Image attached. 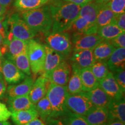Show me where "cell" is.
I'll return each instance as SVG.
<instances>
[{"instance_id":"cell-29","label":"cell","mask_w":125,"mask_h":125,"mask_svg":"<svg viewBox=\"0 0 125 125\" xmlns=\"http://www.w3.org/2000/svg\"><path fill=\"white\" fill-rule=\"evenodd\" d=\"M39 116L44 123H47L52 119V108L46 95L35 105Z\"/></svg>"},{"instance_id":"cell-12","label":"cell","mask_w":125,"mask_h":125,"mask_svg":"<svg viewBox=\"0 0 125 125\" xmlns=\"http://www.w3.org/2000/svg\"><path fill=\"white\" fill-rule=\"evenodd\" d=\"M98 85L112 100H118L124 97L125 93L117 83L111 71L106 77L98 82Z\"/></svg>"},{"instance_id":"cell-11","label":"cell","mask_w":125,"mask_h":125,"mask_svg":"<svg viewBox=\"0 0 125 125\" xmlns=\"http://www.w3.org/2000/svg\"><path fill=\"white\" fill-rule=\"evenodd\" d=\"M95 61L92 49L73 50L70 56V64L81 70L91 67Z\"/></svg>"},{"instance_id":"cell-35","label":"cell","mask_w":125,"mask_h":125,"mask_svg":"<svg viewBox=\"0 0 125 125\" xmlns=\"http://www.w3.org/2000/svg\"><path fill=\"white\" fill-rule=\"evenodd\" d=\"M106 5L116 15L125 13V0H110Z\"/></svg>"},{"instance_id":"cell-23","label":"cell","mask_w":125,"mask_h":125,"mask_svg":"<svg viewBox=\"0 0 125 125\" xmlns=\"http://www.w3.org/2000/svg\"><path fill=\"white\" fill-rule=\"evenodd\" d=\"M7 98L8 108L11 112L35 107V105L30 100L29 95Z\"/></svg>"},{"instance_id":"cell-25","label":"cell","mask_w":125,"mask_h":125,"mask_svg":"<svg viewBox=\"0 0 125 125\" xmlns=\"http://www.w3.org/2000/svg\"><path fill=\"white\" fill-rule=\"evenodd\" d=\"M115 49V47L108 41H103L93 49L94 59L96 62L107 61Z\"/></svg>"},{"instance_id":"cell-10","label":"cell","mask_w":125,"mask_h":125,"mask_svg":"<svg viewBox=\"0 0 125 125\" xmlns=\"http://www.w3.org/2000/svg\"><path fill=\"white\" fill-rule=\"evenodd\" d=\"M2 75L5 82L10 85L21 82L27 76L12 61L4 57L2 64Z\"/></svg>"},{"instance_id":"cell-32","label":"cell","mask_w":125,"mask_h":125,"mask_svg":"<svg viewBox=\"0 0 125 125\" xmlns=\"http://www.w3.org/2000/svg\"><path fill=\"white\" fill-rule=\"evenodd\" d=\"M14 62L16 67L27 76H31L30 65L27 52L19 54L10 60Z\"/></svg>"},{"instance_id":"cell-41","label":"cell","mask_w":125,"mask_h":125,"mask_svg":"<svg viewBox=\"0 0 125 125\" xmlns=\"http://www.w3.org/2000/svg\"><path fill=\"white\" fill-rule=\"evenodd\" d=\"M64 1H67V2H70L73 4L78 5L83 7L85 5L88 4V3L91 2L94 0H64Z\"/></svg>"},{"instance_id":"cell-27","label":"cell","mask_w":125,"mask_h":125,"mask_svg":"<svg viewBox=\"0 0 125 125\" xmlns=\"http://www.w3.org/2000/svg\"><path fill=\"white\" fill-rule=\"evenodd\" d=\"M101 5L95 1L85 5L81 7L78 17L84 18L92 23L96 24L97 16Z\"/></svg>"},{"instance_id":"cell-13","label":"cell","mask_w":125,"mask_h":125,"mask_svg":"<svg viewBox=\"0 0 125 125\" xmlns=\"http://www.w3.org/2000/svg\"><path fill=\"white\" fill-rule=\"evenodd\" d=\"M50 83L48 79L42 75L38 77L34 82L32 88L29 94V97L34 105L46 96Z\"/></svg>"},{"instance_id":"cell-21","label":"cell","mask_w":125,"mask_h":125,"mask_svg":"<svg viewBox=\"0 0 125 125\" xmlns=\"http://www.w3.org/2000/svg\"><path fill=\"white\" fill-rule=\"evenodd\" d=\"M4 43H7L8 45L7 59L9 60L27 52L28 41H23L12 37L9 41L5 40Z\"/></svg>"},{"instance_id":"cell-48","label":"cell","mask_w":125,"mask_h":125,"mask_svg":"<svg viewBox=\"0 0 125 125\" xmlns=\"http://www.w3.org/2000/svg\"><path fill=\"white\" fill-rule=\"evenodd\" d=\"M4 57H3V54L1 52V49H0V75L2 74V61Z\"/></svg>"},{"instance_id":"cell-51","label":"cell","mask_w":125,"mask_h":125,"mask_svg":"<svg viewBox=\"0 0 125 125\" xmlns=\"http://www.w3.org/2000/svg\"><path fill=\"white\" fill-rule=\"evenodd\" d=\"M0 125H11V124L7 121H2L0 122Z\"/></svg>"},{"instance_id":"cell-45","label":"cell","mask_w":125,"mask_h":125,"mask_svg":"<svg viewBox=\"0 0 125 125\" xmlns=\"http://www.w3.org/2000/svg\"><path fill=\"white\" fill-rule=\"evenodd\" d=\"M6 9L7 8H5L0 3V19L4 20L5 14L6 12Z\"/></svg>"},{"instance_id":"cell-7","label":"cell","mask_w":125,"mask_h":125,"mask_svg":"<svg viewBox=\"0 0 125 125\" xmlns=\"http://www.w3.org/2000/svg\"><path fill=\"white\" fill-rule=\"evenodd\" d=\"M66 106L70 112L81 116L86 115L94 107L85 92L75 94H68Z\"/></svg>"},{"instance_id":"cell-9","label":"cell","mask_w":125,"mask_h":125,"mask_svg":"<svg viewBox=\"0 0 125 125\" xmlns=\"http://www.w3.org/2000/svg\"><path fill=\"white\" fill-rule=\"evenodd\" d=\"M73 50L92 49L104 40L97 34H73L71 38Z\"/></svg>"},{"instance_id":"cell-37","label":"cell","mask_w":125,"mask_h":125,"mask_svg":"<svg viewBox=\"0 0 125 125\" xmlns=\"http://www.w3.org/2000/svg\"><path fill=\"white\" fill-rule=\"evenodd\" d=\"M108 41L115 48H125V32L121 34L112 40H109Z\"/></svg>"},{"instance_id":"cell-1","label":"cell","mask_w":125,"mask_h":125,"mask_svg":"<svg viewBox=\"0 0 125 125\" xmlns=\"http://www.w3.org/2000/svg\"><path fill=\"white\" fill-rule=\"evenodd\" d=\"M52 20L51 32H65L78 18L81 6L64 0H55L49 5Z\"/></svg>"},{"instance_id":"cell-3","label":"cell","mask_w":125,"mask_h":125,"mask_svg":"<svg viewBox=\"0 0 125 125\" xmlns=\"http://www.w3.org/2000/svg\"><path fill=\"white\" fill-rule=\"evenodd\" d=\"M68 93L66 86H60L50 83L46 96L52 108V119H60L70 111L66 106Z\"/></svg>"},{"instance_id":"cell-22","label":"cell","mask_w":125,"mask_h":125,"mask_svg":"<svg viewBox=\"0 0 125 125\" xmlns=\"http://www.w3.org/2000/svg\"><path fill=\"white\" fill-rule=\"evenodd\" d=\"M10 117L15 125H22L38 118L39 115L35 107H34L25 110L12 112Z\"/></svg>"},{"instance_id":"cell-40","label":"cell","mask_w":125,"mask_h":125,"mask_svg":"<svg viewBox=\"0 0 125 125\" xmlns=\"http://www.w3.org/2000/svg\"><path fill=\"white\" fill-rule=\"evenodd\" d=\"M7 90V85L2 75H0V100L2 99L5 96Z\"/></svg>"},{"instance_id":"cell-28","label":"cell","mask_w":125,"mask_h":125,"mask_svg":"<svg viewBox=\"0 0 125 125\" xmlns=\"http://www.w3.org/2000/svg\"><path fill=\"white\" fill-rule=\"evenodd\" d=\"M83 92H89L98 85V81L94 76L90 67L80 70Z\"/></svg>"},{"instance_id":"cell-24","label":"cell","mask_w":125,"mask_h":125,"mask_svg":"<svg viewBox=\"0 0 125 125\" xmlns=\"http://www.w3.org/2000/svg\"><path fill=\"white\" fill-rule=\"evenodd\" d=\"M116 16L105 4H101L97 16L96 24L98 29L107 25L115 24Z\"/></svg>"},{"instance_id":"cell-15","label":"cell","mask_w":125,"mask_h":125,"mask_svg":"<svg viewBox=\"0 0 125 125\" xmlns=\"http://www.w3.org/2000/svg\"><path fill=\"white\" fill-rule=\"evenodd\" d=\"M98 28L96 24L92 23L85 19L78 17L73 23L69 29L65 32H71L73 34H97Z\"/></svg>"},{"instance_id":"cell-42","label":"cell","mask_w":125,"mask_h":125,"mask_svg":"<svg viewBox=\"0 0 125 125\" xmlns=\"http://www.w3.org/2000/svg\"><path fill=\"white\" fill-rule=\"evenodd\" d=\"M0 34L2 35L3 38L5 40L8 37V33L6 30V26L5 22L3 21L2 19H0Z\"/></svg>"},{"instance_id":"cell-46","label":"cell","mask_w":125,"mask_h":125,"mask_svg":"<svg viewBox=\"0 0 125 125\" xmlns=\"http://www.w3.org/2000/svg\"><path fill=\"white\" fill-rule=\"evenodd\" d=\"M12 1V0H0V3H1L4 7L7 8L10 4Z\"/></svg>"},{"instance_id":"cell-4","label":"cell","mask_w":125,"mask_h":125,"mask_svg":"<svg viewBox=\"0 0 125 125\" xmlns=\"http://www.w3.org/2000/svg\"><path fill=\"white\" fill-rule=\"evenodd\" d=\"M27 54L32 74H42L46 57L44 45L34 39H31L28 41Z\"/></svg>"},{"instance_id":"cell-19","label":"cell","mask_w":125,"mask_h":125,"mask_svg":"<svg viewBox=\"0 0 125 125\" xmlns=\"http://www.w3.org/2000/svg\"><path fill=\"white\" fill-rule=\"evenodd\" d=\"M106 62L109 71L112 73L125 70V48H115Z\"/></svg>"},{"instance_id":"cell-31","label":"cell","mask_w":125,"mask_h":125,"mask_svg":"<svg viewBox=\"0 0 125 125\" xmlns=\"http://www.w3.org/2000/svg\"><path fill=\"white\" fill-rule=\"evenodd\" d=\"M125 31L120 29L116 24H111L98 29L97 34L104 40H111Z\"/></svg>"},{"instance_id":"cell-18","label":"cell","mask_w":125,"mask_h":125,"mask_svg":"<svg viewBox=\"0 0 125 125\" xmlns=\"http://www.w3.org/2000/svg\"><path fill=\"white\" fill-rule=\"evenodd\" d=\"M85 93L94 107L108 108L112 102V100L99 85Z\"/></svg>"},{"instance_id":"cell-34","label":"cell","mask_w":125,"mask_h":125,"mask_svg":"<svg viewBox=\"0 0 125 125\" xmlns=\"http://www.w3.org/2000/svg\"><path fill=\"white\" fill-rule=\"evenodd\" d=\"M59 119L65 125H89L83 116L70 111Z\"/></svg>"},{"instance_id":"cell-6","label":"cell","mask_w":125,"mask_h":125,"mask_svg":"<svg viewBox=\"0 0 125 125\" xmlns=\"http://www.w3.org/2000/svg\"><path fill=\"white\" fill-rule=\"evenodd\" d=\"M10 26V34L13 37L23 41L33 39L37 32L32 30L26 24L19 13H13L8 20Z\"/></svg>"},{"instance_id":"cell-17","label":"cell","mask_w":125,"mask_h":125,"mask_svg":"<svg viewBox=\"0 0 125 125\" xmlns=\"http://www.w3.org/2000/svg\"><path fill=\"white\" fill-rule=\"evenodd\" d=\"M44 46L46 51V57H45L44 69L42 75L49 74L56 67L60 65L64 60L67 59L62 54L52 49L46 45H44Z\"/></svg>"},{"instance_id":"cell-36","label":"cell","mask_w":125,"mask_h":125,"mask_svg":"<svg viewBox=\"0 0 125 125\" xmlns=\"http://www.w3.org/2000/svg\"><path fill=\"white\" fill-rule=\"evenodd\" d=\"M113 75L116 80L117 83L121 87L122 90L124 92L125 91V71L122 70L120 71L115 72L112 73Z\"/></svg>"},{"instance_id":"cell-38","label":"cell","mask_w":125,"mask_h":125,"mask_svg":"<svg viewBox=\"0 0 125 125\" xmlns=\"http://www.w3.org/2000/svg\"><path fill=\"white\" fill-rule=\"evenodd\" d=\"M11 115V112L9 110L7 105L0 102V122L7 121Z\"/></svg>"},{"instance_id":"cell-20","label":"cell","mask_w":125,"mask_h":125,"mask_svg":"<svg viewBox=\"0 0 125 125\" xmlns=\"http://www.w3.org/2000/svg\"><path fill=\"white\" fill-rule=\"evenodd\" d=\"M107 108L108 110L109 122L119 121L125 123V97L118 100H112Z\"/></svg>"},{"instance_id":"cell-33","label":"cell","mask_w":125,"mask_h":125,"mask_svg":"<svg viewBox=\"0 0 125 125\" xmlns=\"http://www.w3.org/2000/svg\"><path fill=\"white\" fill-rule=\"evenodd\" d=\"M90 68L98 82L106 77L110 71L106 61H96Z\"/></svg>"},{"instance_id":"cell-39","label":"cell","mask_w":125,"mask_h":125,"mask_svg":"<svg viewBox=\"0 0 125 125\" xmlns=\"http://www.w3.org/2000/svg\"><path fill=\"white\" fill-rule=\"evenodd\" d=\"M115 24L123 31H125V13L116 16Z\"/></svg>"},{"instance_id":"cell-30","label":"cell","mask_w":125,"mask_h":125,"mask_svg":"<svg viewBox=\"0 0 125 125\" xmlns=\"http://www.w3.org/2000/svg\"><path fill=\"white\" fill-rule=\"evenodd\" d=\"M49 0H15L14 6L20 12L27 11L41 8Z\"/></svg>"},{"instance_id":"cell-26","label":"cell","mask_w":125,"mask_h":125,"mask_svg":"<svg viewBox=\"0 0 125 125\" xmlns=\"http://www.w3.org/2000/svg\"><path fill=\"white\" fill-rule=\"evenodd\" d=\"M71 74L66 87L67 92L69 94H75L83 92L80 75L81 70L76 67L71 66Z\"/></svg>"},{"instance_id":"cell-43","label":"cell","mask_w":125,"mask_h":125,"mask_svg":"<svg viewBox=\"0 0 125 125\" xmlns=\"http://www.w3.org/2000/svg\"><path fill=\"white\" fill-rule=\"evenodd\" d=\"M22 125H45V123L41 119H40L37 118Z\"/></svg>"},{"instance_id":"cell-47","label":"cell","mask_w":125,"mask_h":125,"mask_svg":"<svg viewBox=\"0 0 125 125\" xmlns=\"http://www.w3.org/2000/svg\"><path fill=\"white\" fill-rule=\"evenodd\" d=\"M106 125H125V123L119 121H112L109 122Z\"/></svg>"},{"instance_id":"cell-49","label":"cell","mask_w":125,"mask_h":125,"mask_svg":"<svg viewBox=\"0 0 125 125\" xmlns=\"http://www.w3.org/2000/svg\"><path fill=\"white\" fill-rule=\"evenodd\" d=\"M96 2L100 4H105L109 2L110 0H94Z\"/></svg>"},{"instance_id":"cell-44","label":"cell","mask_w":125,"mask_h":125,"mask_svg":"<svg viewBox=\"0 0 125 125\" xmlns=\"http://www.w3.org/2000/svg\"><path fill=\"white\" fill-rule=\"evenodd\" d=\"M48 125H65L59 119H53L46 123Z\"/></svg>"},{"instance_id":"cell-50","label":"cell","mask_w":125,"mask_h":125,"mask_svg":"<svg viewBox=\"0 0 125 125\" xmlns=\"http://www.w3.org/2000/svg\"><path fill=\"white\" fill-rule=\"evenodd\" d=\"M4 41H5L4 38H3V37L2 36V35H1V34H0V46H1L3 44H4Z\"/></svg>"},{"instance_id":"cell-16","label":"cell","mask_w":125,"mask_h":125,"mask_svg":"<svg viewBox=\"0 0 125 125\" xmlns=\"http://www.w3.org/2000/svg\"><path fill=\"white\" fill-rule=\"evenodd\" d=\"M34 83V80L31 76L26 78L18 85H9L7 88L5 96L7 98L29 95Z\"/></svg>"},{"instance_id":"cell-8","label":"cell","mask_w":125,"mask_h":125,"mask_svg":"<svg viewBox=\"0 0 125 125\" xmlns=\"http://www.w3.org/2000/svg\"><path fill=\"white\" fill-rule=\"evenodd\" d=\"M72 67L69 62L64 60L49 74L42 75L50 82L60 86H67L71 74Z\"/></svg>"},{"instance_id":"cell-14","label":"cell","mask_w":125,"mask_h":125,"mask_svg":"<svg viewBox=\"0 0 125 125\" xmlns=\"http://www.w3.org/2000/svg\"><path fill=\"white\" fill-rule=\"evenodd\" d=\"M89 125H106L109 122L107 108L93 107L85 116Z\"/></svg>"},{"instance_id":"cell-2","label":"cell","mask_w":125,"mask_h":125,"mask_svg":"<svg viewBox=\"0 0 125 125\" xmlns=\"http://www.w3.org/2000/svg\"><path fill=\"white\" fill-rule=\"evenodd\" d=\"M21 18L28 26L37 33H49L52 29V20L49 5L21 12Z\"/></svg>"},{"instance_id":"cell-5","label":"cell","mask_w":125,"mask_h":125,"mask_svg":"<svg viewBox=\"0 0 125 125\" xmlns=\"http://www.w3.org/2000/svg\"><path fill=\"white\" fill-rule=\"evenodd\" d=\"M46 45L65 58L70 57L73 52L71 37L67 32H49L46 37Z\"/></svg>"}]
</instances>
